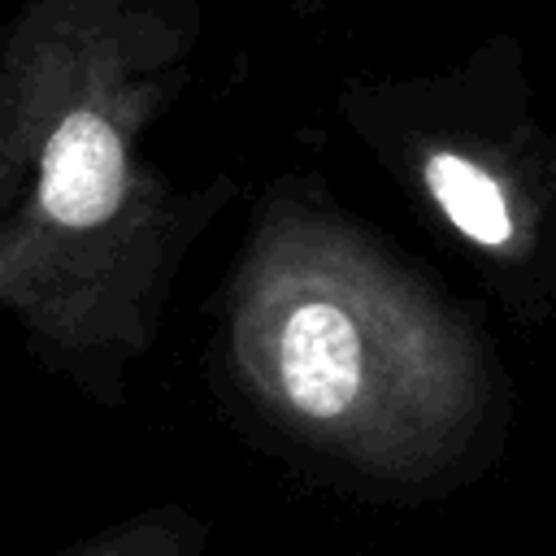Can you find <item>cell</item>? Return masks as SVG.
Segmentation results:
<instances>
[{"instance_id":"cell-1","label":"cell","mask_w":556,"mask_h":556,"mask_svg":"<svg viewBox=\"0 0 556 556\" xmlns=\"http://www.w3.org/2000/svg\"><path fill=\"white\" fill-rule=\"evenodd\" d=\"M213 378L265 452L374 504L469 491L517 426L478 308L317 174L256 191L217 291Z\"/></svg>"},{"instance_id":"cell-2","label":"cell","mask_w":556,"mask_h":556,"mask_svg":"<svg viewBox=\"0 0 556 556\" xmlns=\"http://www.w3.org/2000/svg\"><path fill=\"white\" fill-rule=\"evenodd\" d=\"M204 0H22L0 26V313L96 408H122L178 278L239 182L148 152L191 83Z\"/></svg>"},{"instance_id":"cell-3","label":"cell","mask_w":556,"mask_h":556,"mask_svg":"<svg viewBox=\"0 0 556 556\" xmlns=\"http://www.w3.org/2000/svg\"><path fill=\"white\" fill-rule=\"evenodd\" d=\"M334 109L504 317L543 326L556 308V139L521 43L495 35L443 70L356 74Z\"/></svg>"},{"instance_id":"cell-4","label":"cell","mask_w":556,"mask_h":556,"mask_svg":"<svg viewBox=\"0 0 556 556\" xmlns=\"http://www.w3.org/2000/svg\"><path fill=\"white\" fill-rule=\"evenodd\" d=\"M39 556H222L213 521L187 504H148Z\"/></svg>"},{"instance_id":"cell-5","label":"cell","mask_w":556,"mask_h":556,"mask_svg":"<svg viewBox=\"0 0 556 556\" xmlns=\"http://www.w3.org/2000/svg\"><path fill=\"white\" fill-rule=\"evenodd\" d=\"M282 4H287L295 17H321V13H326L334 0H282Z\"/></svg>"}]
</instances>
